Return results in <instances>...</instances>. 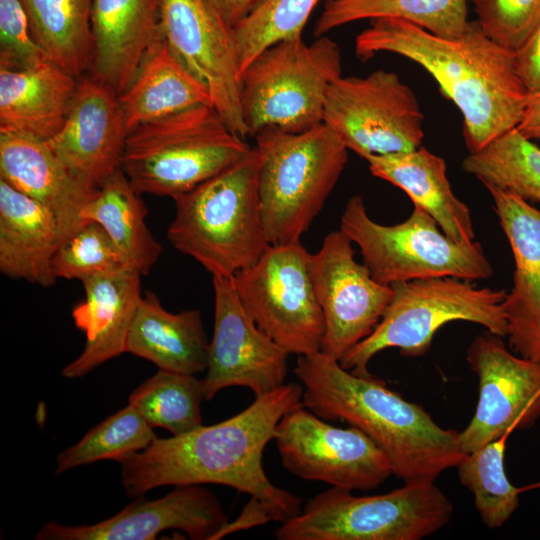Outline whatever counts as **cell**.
<instances>
[{"instance_id": "obj_1", "label": "cell", "mask_w": 540, "mask_h": 540, "mask_svg": "<svg viewBox=\"0 0 540 540\" xmlns=\"http://www.w3.org/2000/svg\"><path fill=\"white\" fill-rule=\"evenodd\" d=\"M302 396V385L285 383L256 396L247 408L227 420L155 439L119 462L125 492L141 497L161 486L219 484L264 503L275 522L294 518L302 510V500L269 480L262 458L279 421L303 405Z\"/></svg>"}, {"instance_id": "obj_2", "label": "cell", "mask_w": 540, "mask_h": 540, "mask_svg": "<svg viewBox=\"0 0 540 540\" xmlns=\"http://www.w3.org/2000/svg\"><path fill=\"white\" fill-rule=\"evenodd\" d=\"M362 61L389 52L428 71L463 116V135L470 153L516 128L529 93L519 79L514 52L492 40L477 21L457 38H444L397 18L372 19L355 40Z\"/></svg>"}, {"instance_id": "obj_3", "label": "cell", "mask_w": 540, "mask_h": 540, "mask_svg": "<svg viewBox=\"0 0 540 540\" xmlns=\"http://www.w3.org/2000/svg\"><path fill=\"white\" fill-rule=\"evenodd\" d=\"M294 373L307 409L362 431L404 482L435 481L466 456L457 430L439 426L422 406L372 375H356L321 351L298 356Z\"/></svg>"}, {"instance_id": "obj_4", "label": "cell", "mask_w": 540, "mask_h": 540, "mask_svg": "<svg viewBox=\"0 0 540 540\" xmlns=\"http://www.w3.org/2000/svg\"><path fill=\"white\" fill-rule=\"evenodd\" d=\"M256 147L192 190L174 198L170 243L212 276L232 278L254 265L270 245L262 223Z\"/></svg>"}, {"instance_id": "obj_5", "label": "cell", "mask_w": 540, "mask_h": 540, "mask_svg": "<svg viewBox=\"0 0 540 540\" xmlns=\"http://www.w3.org/2000/svg\"><path fill=\"white\" fill-rule=\"evenodd\" d=\"M254 137L267 240L270 245L301 242L338 182L348 149L324 123L302 133L266 127Z\"/></svg>"}, {"instance_id": "obj_6", "label": "cell", "mask_w": 540, "mask_h": 540, "mask_svg": "<svg viewBox=\"0 0 540 540\" xmlns=\"http://www.w3.org/2000/svg\"><path fill=\"white\" fill-rule=\"evenodd\" d=\"M252 149L212 105H201L132 128L121 169L138 193L174 199Z\"/></svg>"}, {"instance_id": "obj_7", "label": "cell", "mask_w": 540, "mask_h": 540, "mask_svg": "<svg viewBox=\"0 0 540 540\" xmlns=\"http://www.w3.org/2000/svg\"><path fill=\"white\" fill-rule=\"evenodd\" d=\"M393 296L373 332L340 360L350 372L368 376L370 360L387 348L406 357L424 355L438 329L452 321L482 325L507 337L504 289L477 288L454 277L417 279L391 285Z\"/></svg>"}, {"instance_id": "obj_8", "label": "cell", "mask_w": 540, "mask_h": 540, "mask_svg": "<svg viewBox=\"0 0 540 540\" xmlns=\"http://www.w3.org/2000/svg\"><path fill=\"white\" fill-rule=\"evenodd\" d=\"M342 76L338 44L321 36L279 41L259 53L240 75V105L248 136L266 127L302 133L323 123L330 85Z\"/></svg>"}, {"instance_id": "obj_9", "label": "cell", "mask_w": 540, "mask_h": 540, "mask_svg": "<svg viewBox=\"0 0 540 540\" xmlns=\"http://www.w3.org/2000/svg\"><path fill=\"white\" fill-rule=\"evenodd\" d=\"M453 505L434 481L404 482L391 492L355 496L331 487L274 532L278 540H420L443 528Z\"/></svg>"}, {"instance_id": "obj_10", "label": "cell", "mask_w": 540, "mask_h": 540, "mask_svg": "<svg viewBox=\"0 0 540 540\" xmlns=\"http://www.w3.org/2000/svg\"><path fill=\"white\" fill-rule=\"evenodd\" d=\"M340 230L359 246L363 264L381 284L434 277L472 281L493 274L480 243L452 240L417 205L408 219L386 226L372 220L363 198L355 195L342 213Z\"/></svg>"}, {"instance_id": "obj_11", "label": "cell", "mask_w": 540, "mask_h": 540, "mask_svg": "<svg viewBox=\"0 0 540 540\" xmlns=\"http://www.w3.org/2000/svg\"><path fill=\"white\" fill-rule=\"evenodd\" d=\"M309 261L301 242L269 245L254 265L231 278L258 328L297 356L319 352L325 332Z\"/></svg>"}, {"instance_id": "obj_12", "label": "cell", "mask_w": 540, "mask_h": 540, "mask_svg": "<svg viewBox=\"0 0 540 540\" xmlns=\"http://www.w3.org/2000/svg\"><path fill=\"white\" fill-rule=\"evenodd\" d=\"M424 116L412 89L390 71L339 77L329 87L323 123L362 158L408 152L424 138Z\"/></svg>"}, {"instance_id": "obj_13", "label": "cell", "mask_w": 540, "mask_h": 540, "mask_svg": "<svg viewBox=\"0 0 540 540\" xmlns=\"http://www.w3.org/2000/svg\"><path fill=\"white\" fill-rule=\"evenodd\" d=\"M273 440L283 467L303 480L365 491L393 474L386 454L362 431L333 426L304 404L283 416Z\"/></svg>"}, {"instance_id": "obj_14", "label": "cell", "mask_w": 540, "mask_h": 540, "mask_svg": "<svg viewBox=\"0 0 540 540\" xmlns=\"http://www.w3.org/2000/svg\"><path fill=\"white\" fill-rule=\"evenodd\" d=\"M352 244L341 230L332 231L309 261L325 324L320 351L338 361L373 332L393 296L391 285L355 260Z\"/></svg>"}, {"instance_id": "obj_15", "label": "cell", "mask_w": 540, "mask_h": 540, "mask_svg": "<svg viewBox=\"0 0 540 540\" xmlns=\"http://www.w3.org/2000/svg\"><path fill=\"white\" fill-rule=\"evenodd\" d=\"M161 34L179 61L206 87L228 128L246 140L233 29L208 0H161Z\"/></svg>"}, {"instance_id": "obj_16", "label": "cell", "mask_w": 540, "mask_h": 540, "mask_svg": "<svg viewBox=\"0 0 540 540\" xmlns=\"http://www.w3.org/2000/svg\"><path fill=\"white\" fill-rule=\"evenodd\" d=\"M502 338L487 331L467 351L479 393L471 421L459 432L466 454L540 418V364L508 350Z\"/></svg>"}, {"instance_id": "obj_17", "label": "cell", "mask_w": 540, "mask_h": 540, "mask_svg": "<svg viewBox=\"0 0 540 540\" xmlns=\"http://www.w3.org/2000/svg\"><path fill=\"white\" fill-rule=\"evenodd\" d=\"M214 330L209 342L204 400L228 387L269 393L287 377L289 353L261 331L242 306L231 278L212 276Z\"/></svg>"}, {"instance_id": "obj_18", "label": "cell", "mask_w": 540, "mask_h": 540, "mask_svg": "<svg viewBox=\"0 0 540 540\" xmlns=\"http://www.w3.org/2000/svg\"><path fill=\"white\" fill-rule=\"evenodd\" d=\"M228 522L217 496L202 484L178 485L155 500L137 499L116 515L91 525L45 523L36 540H153L176 529L193 540H214Z\"/></svg>"}, {"instance_id": "obj_19", "label": "cell", "mask_w": 540, "mask_h": 540, "mask_svg": "<svg viewBox=\"0 0 540 540\" xmlns=\"http://www.w3.org/2000/svg\"><path fill=\"white\" fill-rule=\"evenodd\" d=\"M127 134L118 95L88 76L78 80L62 128L45 142L76 179L99 189L121 169Z\"/></svg>"}, {"instance_id": "obj_20", "label": "cell", "mask_w": 540, "mask_h": 540, "mask_svg": "<svg viewBox=\"0 0 540 540\" xmlns=\"http://www.w3.org/2000/svg\"><path fill=\"white\" fill-rule=\"evenodd\" d=\"M484 186L515 262L513 287L503 301L509 346L540 364V210L510 191Z\"/></svg>"}, {"instance_id": "obj_21", "label": "cell", "mask_w": 540, "mask_h": 540, "mask_svg": "<svg viewBox=\"0 0 540 540\" xmlns=\"http://www.w3.org/2000/svg\"><path fill=\"white\" fill-rule=\"evenodd\" d=\"M141 274L130 268L82 280L85 299L72 310L75 326L85 332L80 355L62 375L80 378L125 352L126 340L142 298Z\"/></svg>"}, {"instance_id": "obj_22", "label": "cell", "mask_w": 540, "mask_h": 540, "mask_svg": "<svg viewBox=\"0 0 540 540\" xmlns=\"http://www.w3.org/2000/svg\"><path fill=\"white\" fill-rule=\"evenodd\" d=\"M91 24V74L119 96L162 37L161 0H94Z\"/></svg>"}, {"instance_id": "obj_23", "label": "cell", "mask_w": 540, "mask_h": 540, "mask_svg": "<svg viewBox=\"0 0 540 540\" xmlns=\"http://www.w3.org/2000/svg\"><path fill=\"white\" fill-rule=\"evenodd\" d=\"M0 179L54 214L60 243L86 222L82 211L99 190L76 179L45 141L9 132H0Z\"/></svg>"}, {"instance_id": "obj_24", "label": "cell", "mask_w": 540, "mask_h": 540, "mask_svg": "<svg viewBox=\"0 0 540 540\" xmlns=\"http://www.w3.org/2000/svg\"><path fill=\"white\" fill-rule=\"evenodd\" d=\"M77 86L78 78L50 60L0 66V132L49 140L65 123Z\"/></svg>"}, {"instance_id": "obj_25", "label": "cell", "mask_w": 540, "mask_h": 540, "mask_svg": "<svg viewBox=\"0 0 540 540\" xmlns=\"http://www.w3.org/2000/svg\"><path fill=\"white\" fill-rule=\"evenodd\" d=\"M59 244L54 214L0 179V272L51 287L57 280L52 261Z\"/></svg>"}, {"instance_id": "obj_26", "label": "cell", "mask_w": 540, "mask_h": 540, "mask_svg": "<svg viewBox=\"0 0 540 540\" xmlns=\"http://www.w3.org/2000/svg\"><path fill=\"white\" fill-rule=\"evenodd\" d=\"M365 160L373 176L402 189L449 238L460 243L474 241L470 210L453 193L443 158L420 146L408 152L370 155Z\"/></svg>"}, {"instance_id": "obj_27", "label": "cell", "mask_w": 540, "mask_h": 540, "mask_svg": "<svg viewBox=\"0 0 540 540\" xmlns=\"http://www.w3.org/2000/svg\"><path fill=\"white\" fill-rule=\"evenodd\" d=\"M125 352L162 370L192 375L206 370L209 341L200 311L171 313L154 293H145L130 326Z\"/></svg>"}, {"instance_id": "obj_28", "label": "cell", "mask_w": 540, "mask_h": 540, "mask_svg": "<svg viewBox=\"0 0 540 540\" xmlns=\"http://www.w3.org/2000/svg\"><path fill=\"white\" fill-rule=\"evenodd\" d=\"M118 100L128 132L197 106H213L206 87L179 61L163 37L149 50L134 81Z\"/></svg>"}, {"instance_id": "obj_29", "label": "cell", "mask_w": 540, "mask_h": 540, "mask_svg": "<svg viewBox=\"0 0 540 540\" xmlns=\"http://www.w3.org/2000/svg\"><path fill=\"white\" fill-rule=\"evenodd\" d=\"M122 169L116 171L84 207V221L98 223L118 248L129 268L147 275L162 252L145 219L148 210Z\"/></svg>"}, {"instance_id": "obj_30", "label": "cell", "mask_w": 540, "mask_h": 540, "mask_svg": "<svg viewBox=\"0 0 540 540\" xmlns=\"http://www.w3.org/2000/svg\"><path fill=\"white\" fill-rule=\"evenodd\" d=\"M30 33L46 55L79 78L90 69L94 0H20Z\"/></svg>"}, {"instance_id": "obj_31", "label": "cell", "mask_w": 540, "mask_h": 540, "mask_svg": "<svg viewBox=\"0 0 540 540\" xmlns=\"http://www.w3.org/2000/svg\"><path fill=\"white\" fill-rule=\"evenodd\" d=\"M382 17L408 21L444 38L460 37L469 23L466 0H325L314 35L325 36L345 24Z\"/></svg>"}, {"instance_id": "obj_32", "label": "cell", "mask_w": 540, "mask_h": 540, "mask_svg": "<svg viewBox=\"0 0 540 540\" xmlns=\"http://www.w3.org/2000/svg\"><path fill=\"white\" fill-rule=\"evenodd\" d=\"M462 168L484 185L540 202V148L516 128L470 153Z\"/></svg>"}, {"instance_id": "obj_33", "label": "cell", "mask_w": 540, "mask_h": 540, "mask_svg": "<svg viewBox=\"0 0 540 540\" xmlns=\"http://www.w3.org/2000/svg\"><path fill=\"white\" fill-rule=\"evenodd\" d=\"M202 400L201 380L192 374L159 369L132 391L128 404L136 408L152 427L181 435L202 425Z\"/></svg>"}, {"instance_id": "obj_34", "label": "cell", "mask_w": 540, "mask_h": 540, "mask_svg": "<svg viewBox=\"0 0 540 540\" xmlns=\"http://www.w3.org/2000/svg\"><path fill=\"white\" fill-rule=\"evenodd\" d=\"M506 439L466 454L457 465L461 484L473 494L482 522L490 529L502 526L519 506L521 489L510 483L505 471Z\"/></svg>"}, {"instance_id": "obj_35", "label": "cell", "mask_w": 540, "mask_h": 540, "mask_svg": "<svg viewBox=\"0 0 540 540\" xmlns=\"http://www.w3.org/2000/svg\"><path fill=\"white\" fill-rule=\"evenodd\" d=\"M155 439L153 427L128 404L89 430L76 444L60 452L55 474L99 460H115L147 448Z\"/></svg>"}, {"instance_id": "obj_36", "label": "cell", "mask_w": 540, "mask_h": 540, "mask_svg": "<svg viewBox=\"0 0 540 540\" xmlns=\"http://www.w3.org/2000/svg\"><path fill=\"white\" fill-rule=\"evenodd\" d=\"M320 0H254L247 14L232 28L240 75L267 47L302 36Z\"/></svg>"}, {"instance_id": "obj_37", "label": "cell", "mask_w": 540, "mask_h": 540, "mask_svg": "<svg viewBox=\"0 0 540 540\" xmlns=\"http://www.w3.org/2000/svg\"><path fill=\"white\" fill-rule=\"evenodd\" d=\"M52 267L57 279L80 281L93 275L129 268L106 231L93 221H86L60 243Z\"/></svg>"}, {"instance_id": "obj_38", "label": "cell", "mask_w": 540, "mask_h": 540, "mask_svg": "<svg viewBox=\"0 0 540 540\" xmlns=\"http://www.w3.org/2000/svg\"><path fill=\"white\" fill-rule=\"evenodd\" d=\"M483 33L515 52L540 25V0H471Z\"/></svg>"}, {"instance_id": "obj_39", "label": "cell", "mask_w": 540, "mask_h": 540, "mask_svg": "<svg viewBox=\"0 0 540 540\" xmlns=\"http://www.w3.org/2000/svg\"><path fill=\"white\" fill-rule=\"evenodd\" d=\"M45 60L20 0H0V66L26 68Z\"/></svg>"}, {"instance_id": "obj_40", "label": "cell", "mask_w": 540, "mask_h": 540, "mask_svg": "<svg viewBox=\"0 0 540 540\" xmlns=\"http://www.w3.org/2000/svg\"><path fill=\"white\" fill-rule=\"evenodd\" d=\"M516 73L529 94L540 93V25L514 52Z\"/></svg>"}, {"instance_id": "obj_41", "label": "cell", "mask_w": 540, "mask_h": 540, "mask_svg": "<svg viewBox=\"0 0 540 540\" xmlns=\"http://www.w3.org/2000/svg\"><path fill=\"white\" fill-rule=\"evenodd\" d=\"M270 521H274V519L268 507L258 499L250 497L239 517L232 522H227L215 535L214 540L221 539L236 531L263 525Z\"/></svg>"}, {"instance_id": "obj_42", "label": "cell", "mask_w": 540, "mask_h": 540, "mask_svg": "<svg viewBox=\"0 0 540 540\" xmlns=\"http://www.w3.org/2000/svg\"><path fill=\"white\" fill-rule=\"evenodd\" d=\"M516 129L530 140L540 139V93L529 94L525 114Z\"/></svg>"}, {"instance_id": "obj_43", "label": "cell", "mask_w": 540, "mask_h": 540, "mask_svg": "<svg viewBox=\"0 0 540 540\" xmlns=\"http://www.w3.org/2000/svg\"><path fill=\"white\" fill-rule=\"evenodd\" d=\"M225 23L233 28L249 11L254 0H208Z\"/></svg>"}]
</instances>
